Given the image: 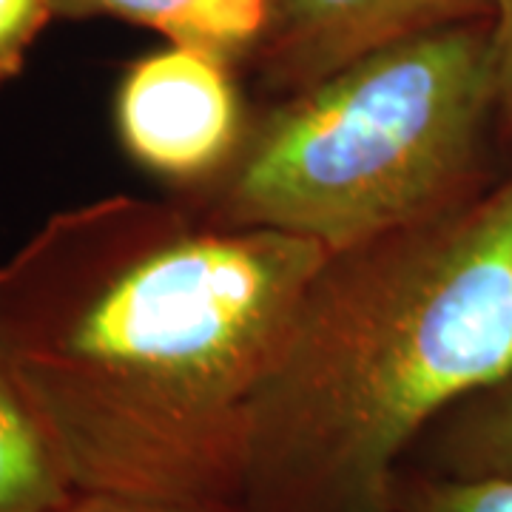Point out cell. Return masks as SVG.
I'll return each instance as SVG.
<instances>
[{
	"label": "cell",
	"instance_id": "cell-1",
	"mask_svg": "<svg viewBox=\"0 0 512 512\" xmlns=\"http://www.w3.org/2000/svg\"><path fill=\"white\" fill-rule=\"evenodd\" d=\"M311 239L114 194L0 262V348L74 493L242 504L248 424Z\"/></svg>",
	"mask_w": 512,
	"mask_h": 512
},
{
	"label": "cell",
	"instance_id": "cell-2",
	"mask_svg": "<svg viewBox=\"0 0 512 512\" xmlns=\"http://www.w3.org/2000/svg\"><path fill=\"white\" fill-rule=\"evenodd\" d=\"M512 373V174L330 251L256 393L242 507L396 512L416 441Z\"/></svg>",
	"mask_w": 512,
	"mask_h": 512
},
{
	"label": "cell",
	"instance_id": "cell-3",
	"mask_svg": "<svg viewBox=\"0 0 512 512\" xmlns=\"http://www.w3.org/2000/svg\"><path fill=\"white\" fill-rule=\"evenodd\" d=\"M495 114L490 18L410 37L285 97L245 134L200 214L348 251L481 191Z\"/></svg>",
	"mask_w": 512,
	"mask_h": 512
},
{
	"label": "cell",
	"instance_id": "cell-4",
	"mask_svg": "<svg viewBox=\"0 0 512 512\" xmlns=\"http://www.w3.org/2000/svg\"><path fill=\"white\" fill-rule=\"evenodd\" d=\"M114 123L128 154L174 183L217 177L248 134L231 60L171 40L120 80Z\"/></svg>",
	"mask_w": 512,
	"mask_h": 512
},
{
	"label": "cell",
	"instance_id": "cell-5",
	"mask_svg": "<svg viewBox=\"0 0 512 512\" xmlns=\"http://www.w3.org/2000/svg\"><path fill=\"white\" fill-rule=\"evenodd\" d=\"M490 18V0H276L256 49L268 86L285 97L384 46Z\"/></svg>",
	"mask_w": 512,
	"mask_h": 512
},
{
	"label": "cell",
	"instance_id": "cell-6",
	"mask_svg": "<svg viewBox=\"0 0 512 512\" xmlns=\"http://www.w3.org/2000/svg\"><path fill=\"white\" fill-rule=\"evenodd\" d=\"M63 18H120L237 60L256 52L271 29L276 0H49Z\"/></svg>",
	"mask_w": 512,
	"mask_h": 512
},
{
	"label": "cell",
	"instance_id": "cell-7",
	"mask_svg": "<svg viewBox=\"0 0 512 512\" xmlns=\"http://www.w3.org/2000/svg\"><path fill=\"white\" fill-rule=\"evenodd\" d=\"M402 470L458 481L512 478V373L433 421Z\"/></svg>",
	"mask_w": 512,
	"mask_h": 512
},
{
	"label": "cell",
	"instance_id": "cell-8",
	"mask_svg": "<svg viewBox=\"0 0 512 512\" xmlns=\"http://www.w3.org/2000/svg\"><path fill=\"white\" fill-rule=\"evenodd\" d=\"M74 487L0 348V512H55Z\"/></svg>",
	"mask_w": 512,
	"mask_h": 512
},
{
	"label": "cell",
	"instance_id": "cell-9",
	"mask_svg": "<svg viewBox=\"0 0 512 512\" xmlns=\"http://www.w3.org/2000/svg\"><path fill=\"white\" fill-rule=\"evenodd\" d=\"M396 512H512V478H433L402 470Z\"/></svg>",
	"mask_w": 512,
	"mask_h": 512
},
{
	"label": "cell",
	"instance_id": "cell-10",
	"mask_svg": "<svg viewBox=\"0 0 512 512\" xmlns=\"http://www.w3.org/2000/svg\"><path fill=\"white\" fill-rule=\"evenodd\" d=\"M52 15L49 0H0V83L20 72L29 46Z\"/></svg>",
	"mask_w": 512,
	"mask_h": 512
},
{
	"label": "cell",
	"instance_id": "cell-11",
	"mask_svg": "<svg viewBox=\"0 0 512 512\" xmlns=\"http://www.w3.org/2000/svg\"><path fill=\"white\" fill-rule=\"evenodd\" d=\"M55 512H248L234 501H180L123 493H72Z\"/></svg>",
	"mask_w": 512,
	"mask_h": 512
},
{
	"label": "cell",
	"instance_id": "cell-12",
	"mask_svg": "<svg viewBox=\"0 0 512 512\" xmlns=\"http://www.w3.org/2000/svg\"><path fill=\"white\" fill-rule=\"evenodd\" d=\"M490 23L498 63L501 117H507L512 126V0H490Z\"/></svg>",
	"mask_w": 512,
	"mask_h": 512
}]
</instances>
